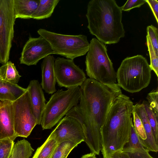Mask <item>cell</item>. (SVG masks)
I'll list each match as a JSON object with an SVG mask.
<instances>
[{"mask_svg":"<svg viewBox=\"0 0 158 158\" xmlns=\"http://www.w3.org/2000/svg\"><path fill=\"white\" fill-rule=\"evenodd\" d=\"M79 104L66 114L81 124L84 142L91 152L99 155L102 148L101 129L115 98L122 93L118 83L106 84L91 78L80 86Z\"/></svg>","mask_w":158,"mask_h":158,"instance_id":"6da1fadb","label":"cell"},{"mask_svg":"<svg viewBox=\"0 0 158 158\" xmlns=\"http://www.w3.org/2000/svg\"><path fill=\"white\" fill-rule=\"evenodd\" d=\"M134 105L130 98L122 93L114 100L101 129L103 158L110 157L128 142Z\"/></svg>","mask_w":158,"mask_h":158,"instance_id":"7a4b0ae2","label":"cell"},{"mask_svg":"<svg viewBox=\"0 0 158 158\" xmlns=\"http://www.w3.org/2000/svg\"><path fill=\"white\" fill-rule=\"evenodd\" d=\"M122 11L114 0L89 1L86 16L90 33L105 44L118 43L125 34Z\"/></svg>","mask_w":158,"mask_h":158,"instance_id":"3957f363","label":"cell"},{"mask_svg":"<svg viewBox=\"0 0 158 158\" xmlns=\"http://www.w3.org/2000/svg\"><path fill=\"white\" fill-rule=\"evenodd\" d=\"M151 71L143 56L127 57L122 61L116 73L118 84L129 92H139L149 85Z\"/></svg>","mask_w":158,"mask_h":158,"instance_id":"277c9868","label":"cell"},{"mask_svg":"<svg viewBox=\"0 0 158 158\" xmlns=\"http://www.w3.org/2000/svg\"><path fill=\"white\" fill-rule=\"evenodd\" d=\"M89 44L85 61L87 76L104 84L116 83V73L106 45L95 38L92 39Z\"/></svg>","mask_w":158,"mask_h":158,"instance_id":"5b68a950","label":"cell"},{"mask_svg":"<svg viewBox=\"0 0 158 158\" xmlns=\"http://www.w3.org/2000/svg\"><path fill=\"white\" fill-rule=\"evenodd\" d=\"M81 96L80 86L67 90L58 89L51 96L46 103L40 125L43 130L50 129L77 105Z\"/></svg>","mask_w":158,"mask_h":158,"instance_id":"8992f818","label":"cell"},{"mask_svg":"<svg viewBox=\"0 0 158 158\" xmlns=\"http://www.w3.org/2000/svg\"><path fill=\"white\" fill-rule=\"evenodd\" d=\"M37 33L50 44L55 54L73 60L84 55L89 50L90 44L83 35L62 34L40 28Z\"/></svg>","mask_w":158,"mask_h":158,"instance_id":"52a82bcc","label":"cell"},{"mask_svg":"<svg viewBox=\"0 0 158 158\" xmlns=\"http://www.w3.org/2000/svg\"><path fill=\"white\" fill-rule=\"evenodd\" d=\"M15 19L13 0H0V63L2 64L9 59Z\"/></svg>","mask_w":158,"mask_h":158,"instance_id":"ba28073f","label":"cell"},{"mask_svg":"<svg viewBox=\"0 0 158 158\" xmlns=\"http://www.w3.org/2000/svg\"><path fill=\"white\" fill-rule=\"evenodd\" d=\"M14 130L16 136L27 138L37 125L32 110L29 94L26 91L12 102Z\"/></svg>","mask_w":158,"mask_h":158,"instance_id":"9c48e42d","label":"cell"},{"mask_svg":"<svg viewBox=\"0 0 158 158\" xmlns=\"http://www.w3.org/2000/svg\"><path fill=\"white\" fill-rule=\"evenodd\" d=\"M54 67L56 82L60 87L68 89L80 86L87 79L83 70L73 60L57 57L55 59Z\"/></svg>","mask_w":158,"mask_h":158,"instance_id":"30bf717a","label":"cell"},{"mask_svg":"<svg viewBox=\"0 0 158 158\" xmlns=\"http://www.w3.org/2000/svg\"><path fill=\"white\" fill-rule=\"evenodd\" d=\"M55 54L50 44L41 36L30 37L24 45L20 58V63L28 66L36 65L42 59Z\"/></svg>","mask_w":158,"mask_h":158,"instance_id":"8fae6325","label":"cell"},{"mask_svg":"<svg viewBox=\"0 0 158 158\" xmlns=\"http://www.w3.org/2000/svg\"><path fill=\"white\" fill-rule=\"evenodd\" d=\"M50 134L58 143L69 141L78 144L84 141L85 139L83 129L80 123L76 119L66 115Z\"/></svg>","mask_w":158,"mask_h":158,"instance_id":"7c38bea8","label":"cell"},{"mask_svg":"<svg viewBox=\"0 0 158 158\" xmlns=\"http://www.w3.org/2000/svg\"><path fill=\"white\" fill-rule=\"evenodd\" d=\"M17 137L14 125L12 102L0 100V139Z\"/></svg>","mask_w":158,"mask_h":158,"instance_id":"4fadbf2b","label":"cell"},{"mask_svg":"<svg viewBox=\"0 0 158 158\" xmlns=\"http://www.w3.org/2000/svg\"><path fill=\"white\" fill-rule=\"evenodd\" d=\"M28 89L33 114L37 124L40 125L44 111L46 106V99L41 85L37 80L31 81Z\"/></svg>","mask_w":158,"mask_h":158,"instance_id":"5bb4252c","label":"cell"},{"mask_svg":"<svg viewBox=\"0 0 158 158\" xmlns=\"http://www.w3.org/2000/svg\"><path fill=\"white\" fill-rule=\"evenodd\" d=\"M55 59L53 56L49 55L44 59L41 64L40 85L42 89L49 94H53L56 91V80L54 67Z\"/></svg>","mask_w":158,"mask_h":158,"instance_id":"9a60e30c","label":"cell"},{"mask_svg":"<svg viewBox=\"0 0 158 158\" xmlns=\"http://www.w3.org/2000/svg\"><path fill=\"white\" fill-rule=\"evenodd\" d=\"M133 111H135L141 119L144 127L146 139L143 140L140 138L143 147L149 152H157L158 145L156 143L151 127L142 103H137L134 105Z\"/></svg>","mask_w":158,"mask_h":158,"instance_id":"2e32d148","label":"cell"},{"mask_svg":"<svg viewBox=\"0 0 158 158\" xmlns=\"http://www.w3.org/2000/svg\"><path fill=\"white\" fill-rule=\"evenodd\" d=\"M40 0H13V8L15 19H30L36 11Z\"/></svg>","mask_w":158,"mask_h":158,"instance_id":"e0dca14e","label":"cell"},{"mask_svg":"<svg viewBox=\"0 0 158 158\" xmlns=\"http://www.w3.org/2000/svg\"><path fill=\"white\" fill-rule=\"evenodd\" d=\"M17 84H13L4 81H0V100L13 102L26 90Z\"/></svg>","mask_w":158,"mask_h":158,"instance_id":"ac0fdd59","label":"cell"},{"mask_svg":"<svg viewBox=\"0 0 158 158\" xmlns=\"http://www.w3.org/2000/svg\"><path fill=\"white\" fill-rule=\"evenodd\" d=\"M60 0H40L38 7L31 18L42 20L51 17Z\"/></svg>","mask_w":158,"mask_h":158,"instance_id":"d6986e66","label":"cell"},{"mask_svg":"<svg viewBox=\"0 0 158 158\" xmlns=\"http://www.w3.org/2000/svg\"><path fill=\"white\" fill-rule=\"evenodd\" d=\"M34 151L30 143L23 139L14 144L9 158H29Z\"/></svg>","mask_w":158,"mask_h":158,"instance_id":"ffe728a7","label":"cell"},{"mask_svg":"<svg viewBox=\"0 0 158 158\" xmlns=\"http://www.w3.org/2000/svg\"><path fill=\"white\" fill-rule=\"evenodd\" d=\"M58 144L50 134L44 143L37 148L32 158H51Z\"/></svg>","mask_w":158,"mask_h":158,"instance_id":"44dd1931","label":"cell"},{"mask_svg":"<svg viewBox=\"0 0 158 158\" xmlns=\"http://www.w3.org/2000/svg\"><path fill=\"white\" fill-rule=\"evenodd\" d=\"M0 75L3 80L17 84L21 76L14 63L8 61L0 67Z\"/></svg>","mask_w":158,"mask_h":158,"instance_id":"7402d4cb","label":"cell"},{"mask_svg":"<svg viewBox=\"0 0 158 158\" xmlns=\"http://www.w3.org/2000/svg\"><path fill=\"white\" fill-rule=\"evenodd\" d=\"M121 151L127 153L129 158H154L141 142L124 146Z\"/></svg>","mask_w":158,"mask_h":158,"instance_id":"603a6c76","label":"cell"},{"mask_svg":"<svg viewBox=\"0 0 158 158\" xmlns=\"http://www.w3.org/2000/svg\"><path fill=\"white\" fill-rule=\"evenodd\" d=\"M142 103L144 106L156 143L158 145V115L150 107L147 101L144 100Z\"/></svg>","mask_w":158,"mask_h":158,"instance_id":"cb8c5ba5","label":"cell"},{"mask_svg":"<svg viewBox=\"0 0 158 158\" xmlns=\"http://www.w3.org/2000/svg\"><path fill=\"white\" fill-rule=\"evenodd\" d=\"M78 145L69 141H64L59 143L51 158H67L72 150Z\"/></svg>","mask_w":158,"mask_h":158,"instance_id":"d4e9b609","label":"cell"},{"mask_svg":"<svg viewBox=\"0 0 158 158\" xmlns=\"http://www.w3.org/2000/svg\"><path fill=\"white\" fill-rule=\"evenodd\" d=\"M146 38L148 39L155 52L158 54V29L152 25L147 28Z\"/></svg>","mask_w":158,"mask_h":158,"instance_id":"484cf974","label":"cell"},{"mask_svg":"<svg viewBox=\"0 0 158 158\" xmlns=\"http://www.w3.org/2000/svg\"><path fill=\"white\" fill-rule=\"evenodd\" d=\"M14 144L10 138L0 139V158H9Z\"/></svg>","mask_w":158,"mask_h":158,"instance_id":"4316f807","label":"cell"},{"mask_svg":"<svg viewBox=\"0 0 158 158\" xmlns=\"http://www.w3.org/2000/svg\"><path fill=\"white\" fill-rule=\"evenodd\" d=\"M146 44L149 52L150 63L149 64L151 70L154 71L157 77H158V54L154 51L148 38H146Z\"/></svg>","mask_w":158,"mask_h":158,"instance_id":"83f0119b","label":"cell"},{"mask_svg":"<svg viewBox=\"0 0 158 158\" xmlns=\"http://www.w3.org/2000/svg\"><path fill=\"white\" fill-rule=\"evenodd\" d=\"M133 126L135 130L139 137L143 140L146 139V136L143 124L137 114L133 111Z\"/></svg>","mask_w":158,"mask_h":158,"instance_id":"f1b7e54d","label":"cell"},{"mask_svg":"<svg viewBox=\"0 0 158 158\" xmlns=\"http://www.w3.org/2000/svg\"><path fill=\"white\" fill-rule=\"evenodd\" d=\"M150 107L155 113L158 115V88L152 90L149 93L146 98Z\"/></svg>","mask_w":158,"mask_h":158,"instance_id":"f546056e","label":"cell"},{"mask_svg":"<svg viewBox=\"0 0 158 158\" xmlns=\"http://www.w3.org/2000/svg\"><path fill=\"white\" fill-rule=\"evenodd\" d=\"M146 2V0H128L121 7L122 10L129 11L133 8L139 7Z\"/></svg>","mask_w":158,"mask_h":158,"instance_id":"4dcf8cb0","label":"cell"},{"mask_svg":"<svg viewBox=\"0 0 158 158\" xmlns=\"http://www.w3.org/2000/svg\"><path fill=\"white\" fill-rule=\"evenodd\" d=\"M151 9L156 20L158 23V1L156 0H146Z\"/></svg>","mask_w":158,"mask_h":158,"instance_id":"1f68e13d","label":"cell"},{"mask_svg":"<svg viewBox=\"0 0 158 158\" xmlns=\"http://www.w3.org/2000/svg\"><path fill=\"white\" fill-rule=\"evenodd\" d=\"M111 158H129L127 154L121 150L117 151L111 156Z\"/></svg>","mask_w":158,"mask_h":158,"instance_id":"d6a6232c","label":"cell"},{"mask_svg":"<svg viewBox=\"0 0 158 158\" xmlns=\"http://www.w3.org/2000/svg\"><path fill=\"white\" fill-rule=\"evenodd\" d=\"M96 155L94 153L91 152L83 155L81 158H97Z\"/></svg>","mask_w":158,"mask_h":158,"instance_id":"836d02e7","label":"cell"},{"mask_svg":"<svg viewBox=\"0 0 158 158\" xmlns=\"http://www.w3.org/2000/svg\"><path fill=\"white\" fill-rule=\"evenodd\" d=\"M0 81H4L2 79V78L1 77L0 75Z\"/></svg>","mask_w":158,"mask_h":158,"instance_id":"e575fe53","label":"cell"},{"mask_svg":"<svg viewBox=\"0 0 158 158\" xmlns=\"http://www.w3.org/2000/svg\"><path fill=\"white\" fill-rule=\"evenodd\" d=\"M109 158H111V157H109Z\"/></svg>","mask_w":158,"mask_h":158,"instance_id":"d590c367","label":"cell"}]
</instances>
